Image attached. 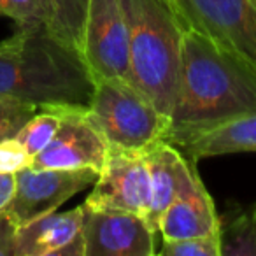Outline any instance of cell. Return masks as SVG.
Masks as SVG:
<instances>
[{"label":"cell","mask_w":256,"mask_h":256,"mask_svg":"<svg viewBox=\"0 0 256 256\" xmlns=\"http://www.w3.org/2000/svg\"><path fill=\"white\" fill-rule=\"evenodd\" d=\"M252 109L256 76L198 30L186 28L165 140L179 148L192 137Z\"/></svg>","instance_id":"obj_1"},{"label":"cell","mask_w":256,"mask_h":256,"mask_svg":"<svg viewBox=\"0 0 256 256\" xmlns=\"http://www.w3.org/2000/svg\"><path fill=\"white\" fill-rule=\"evenodd\" d=\"M0 93L34 106H86L93 81L81 53L44 26H16L0 40Z\"/></svg>","instance_id":"obj_2"},{"label":"cell","mask_w":256,"mask_h":256,"mask_svg":"<svg viewBox=\"0 0 256 256\" xmlns=\"http://www.w3.org/2000/svg\"><path fill=\"white\" fill-rule=\"evenodd\" d=\"M128 25L130 82L170 118L186 25L174 0H121Z\"/></svg>","instance_id":"obj_3"},{"label":"cell","mask_w":256,"mask_h":256,"mask_svg":"<svg viewBox=\"0 0 256 256\" xmlns=\"http://www.w3.org/2000/svg\"><path fill=\"white\" fill-rule=\"evenodd\" d=\"M86 110L109 148L121 151L146 153L170 126V118L124 79L95 82Z\"/></svg>","instance_id":"obj_4"},{"label":"cell","mask_w":256,"mask_h":256,"mask_svg":"<svg viewBox=\"0 0 256 256\" xmlns=\"http://www.w3.org/2000/svg\"><path fill=\"white\" fill-rule=\"evenodd\" d=\"M186 28H195L256 76L252 0H174Z\"/></svg>","instance_id":"obj_5"},{"label":"cell","mask_w":256,"mask_h":256,"mask_svg":"<svg viewBox=\"0 0 256 256\" xmlns=\"http://www.w3.org/2000/svg\"><path fill=\"white\" fill-rule=\"evenodd\" d=\"M128 25L121 0H90L82 37V60L93 84L102 79L130 81Z\"/></svg>","instance_id":"obj_6"},{"label":"cell","mask_w":256,"mask_h":256,"mask_svg":"<svg viewBox=\"0 0 256 256\" xmlns=\"http://www.w3.org/2000/svg\"><path fill=\"white\" fill-rule=\"evenodd\" d=\"M60 116V126L50 144L32 158L34 168H60V170H78L93 168L100 172L106 162L109 144L102 136L86 106H46Z\"/></svg>","instance_id":"obj_7"},{"label":"cell","mask_w":256,"mask_h":256,"mask_svg":"<svg viewBox=\"0 0 256 256\" xmlns=\"http://www.w3.org/2000/svg\"><path fill=\"white\" fill-rule=\"evenodd\" d=\"M98 178L93 168L60 170V168L26 167L16 172V188L4 214L18 228L54 212L68 198L92 186Z\"/></svg>","instance_id":"obj_8"},{"label":"cell","mask_w":256,"mask_h":256,"mask_svg":"<svg viewBox=\"0 0 256 256\" xmlns=\"http://www.w3.org/2000/svg\"><path fill=\"white\" fill-rule=\"evenodd\" d=\"M82 206L88 209L124 210L148 218L151 209V179L146 153L109 148L92 193Z\"/></svg>","instance_id":"obj_9"},{"label":"cell","mask_w":256,"mask_h":256,"mask_svg":"<svg viewBox=\"0 0 256 256\" xmlns=\"http://www.w3.org/2000/svg\"><path fill=\"white\" fill-rule=\"evenodd\" d=\"M82 238L84 256L156 254V234L150 228L146 218L124 210L84 207Z\"/></svg>","instance_id":"obj_10"},{"label":"cell","mask_w":256,"mask_h":256,"mask_svg":"<svg viewBox=\"0 0 256 256\" xmlns=\"http://www.w3.org/2000/svg\"><path fill=\"white\" fill-rule=\"evenodd\" d=\"M220 223L216 206L193 164L178 196L158 221V235L162 240L204 237L220 232Z\"/></svg>","instance_id":"obj_11"},{"label":"cell","mask_w":256,"mask_h":256,"mask_svg":"<svg viewBox=\"0 0 256 256\" xmlns=\"http://www.w3.org/2000/svg\"><path fill=\"white\" fill-rule=\"evenodd\" d=\"M84 207L50 212L18 228L14 256H84Z\"/></svg>","instance_id":"obj_12"},{"label":"cell","mask_w":256,"mask_h":256,"mask_svg":"<svg viewBox=\"0 0 256 256\" xmlns=\"http://www.w3.org/2000/svg\"><path fill=\"white\" fill-rule=\"evenodd\" d=\"M146 162L151 179V209L146 221L158 235V221L162 214L174 202L195 162L186 160L184 154L167 140H160L148 150Z\"/></svg>","instance_id":"obj_13"},{"label":"cell","mask_w":256,"mask_h":256,"mask_svg":"<svg viewBox=\"0 0 256 256\" xmlns=\"http://www.w3.org/2000/svg\"><path fill=\"white\" fill-rule=\"evenodd\" d=\"M178 150L195 164L202 158L256 151V109L192 137Z\"/></svg>","instance_id":"obj_14"},{"label":"cell","mask_w":256,"mask_h":256,"mask_svg":"<svg viewBox=\"0 0 256 256\" xmlns=\"http://www.w3.org/2000/svg\"><path fill=\"white\" fill-rule=\"evenodd\" d=\"M88 4L90 0H37L44 26L81 56Z\"/></svg>","instance_id":"obj_15"},{"label":"cell","mask_w":256,"mask_h":256,"mask_svg":"<svg viewBox=\"0 0 256 256\" xmlns=\"http://www.w3.org/2000/svg\"><path fill=\"white\" fill-rule=\"evenodd\" d=\"M220 240L221 256H256V202L226 224L220 223Z\"/></svg>","instance_id":"obj_16"},{"label":"cell","mask_w":256,"mask_h":256,"mask_svg":"<svg viewBox=\"0 0 256 256\" xmlns=\"http://www.w3.org/2000/svg\"><path fill=\"white\" fill-rule=\"evenodd\" d=\"M58 126H60V116L56 112L50 109H39L16 134V139L34 158L53 140Z\"/></svg>","instance_id":"obj_17"},{"label":"cell","mask_w":256,"mask_h":256,"mask_svg":"<svg viewBox=\"0 0 256 256\" xmlns=\"http://www.w3.org/2000/svg\"><path fill=\"white\" fill-rule=\"evenodd\" d=\"M39 107L8 93H0V142L12 139Z\"/></svg>","instance_id":"obj_18"},{"label":"cell","mask_w":256,"mask_h":256,"mask_svg":"<svg viewBox=\"0 0 256 256\" xmlns=\"http://www.w3.org/2000/svg\"><path fill=\"white\" fill-rule=\"evenodd\" d=\"M162 256H221L220 232L204 237L181 238V240H164Z\"/></svg>","instance_id":"obj_19"},{"label":"cell","mask_w":256,"mask_h":256,"mask_svg":"<svg viewBox=\"0 0 256 256\" xmlns=\"http://www.w3.org/2000/svg\"><path fill=\"white\" fill-rule=\"evenodd\" d=\"M32 156L16 137L0 142V174H16L30 167Z\"/></svg>","instance_id":"obj_20"},{"label":"cell","mask_w":256,"mask_h":256,"mask_svg":"<svg viewBox=\"0 0 256 256\" xmlns=\"http://www.w3.org/2000/svg\"><path fill=\"white\" fill-rule=\"evenodd\" d=\"M0 16L11 18L16 26L42 23L37 0H0Z\"/></svg>","instance_id":"obj_21"},{"label":"cell","mask_w":256,"mask_h":256,"mask_svg":"<svg viewBox=\"0 0 256 256\" xmlns=\"http://www.w3.org/2000/svg\"><path fill=\"white\" fill-rule=\"evenodd\" d=\"M16 235L18 226L4 212H0V256H14Z\"/></svg>","instance_id":"obj_22"},{"label":"cell","mask_w":256,"mask_h":256,"mask_svg":"<svg viewBox=\"0 0 256 256\" xmlns=\"http://www.w3.org/2000/svg\"><path fill=\"white\" fill-rule=\"evenodd\" d=\"M16 188V174H0V212L9 206Z\"/></svg>","instance_id":"obj_23"},{"label":"cell","mask_w":256,"mask_h":256,"mask_svg":"<svg viewBox=\"0 0 256 256\" xmlns=\"http://www.w3.org/2000/svg\"><path fill=\"white\" fill-rule=\"evenodd\" d=\"M252 2H254V4H256V0H252Z\"/></svg>","instance_id":"obj_24"}]
</instances>
